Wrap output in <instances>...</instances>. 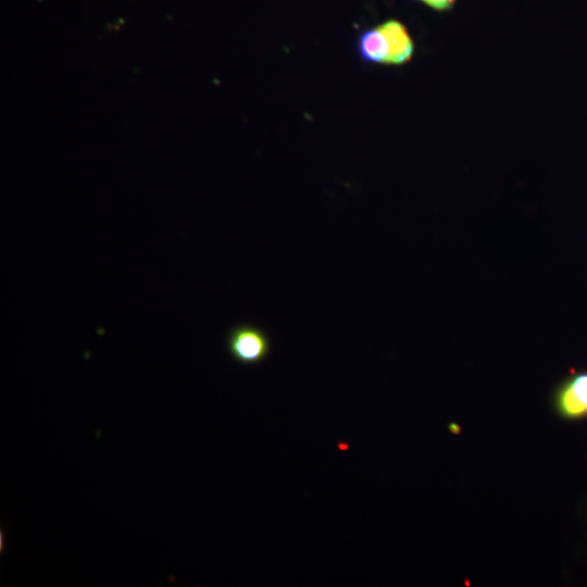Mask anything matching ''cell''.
<instances>
[{
    "mask_svg": "<svg viewBox=\"0 0 587 587\" xmlns=\"http://www.w3.org/2000/svg\"><path fill=\"white\" fill-rule=\"evenodd\" d=\"M389 48L385 66H404L414 57L415 43L401 21L387 20L378 27Z\"/></svg>",
    "mask_w": 587,
    "mask_h": 587,
    "instance_id": "3",
    "label": "cell"
},
{
    "mask_svg": "<svg viewBox=\"0 0 587 587\" xmlns=\"http://www.w3.org/2000/svg\"><path fill=\"white\" fill-rule=\"evenodd\" d=\"M357 52L362 61L369 65L385 66L389 48L379 28L362 31L357 39Z\"/></svg>",
    "mask_w": 587,
    "mask_h": 587,
    "instance_id": "4",
    "label": "cell"
},
{
    "mask_svg": "<svg viewBox=\"0 0 587 587\" xmlns=\"http://www.w3.org/2000/svg\"><path fill=\"white\" fill-rule=\"evenodd\" d=\"M424 4L436 11H447L452 9L456 0H422Z\"/></svg>",
    "mask_w": 587,
    "mask_h": 587,
    "instance_id": "5",
    "label": "cell"
},
{
    "mask_svg": "<svg viewBox=\"0 0 587 587\" xmlns=\"http://www.w3.org/2000/svg\"><path fill=\"white\" fill-rule=\"evenodd\" d=\"M559 415L569 420L587 418V372L573 374L555 394Z\"/></svg>",
    "mask_w": 587,
    "mask_h": 587,
    "instance_id": "2",
    "label": "cell"
},
{
    "mask_svg": "<svg viewBox=\"0 0 587 587\" xmlns=\"http://www.w3.org/2000/svg\"><path fill=\"white\" fill-rule=\"evenodd\" d=\"M226 347L228 354L237 364L258 366L271 355L272 341L265 329L255 324L243 323L228 331Z\"/></svg>",
    "mask_w": 587,
    "mask_h": 587,
    "instance_id": "1",
    "label": "cell"
}]
</instances>
